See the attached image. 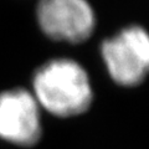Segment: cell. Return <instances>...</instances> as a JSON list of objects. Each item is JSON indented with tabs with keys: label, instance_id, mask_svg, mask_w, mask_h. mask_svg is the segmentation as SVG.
Here are the masks:
<instances>
[{
	"label": "cell",
	"instance_id": "obj_1",
	"mask_svg": "<svg viewBox=\"0 0 149 149\" xmlns=\"http://www.w3.org/2000/svg\"><path fill=\"white\" fill-rule=\"evenodd\" d=\"M35 100L58 117H72L88 109L92 88L86 71L72 60L47 62L34 77Z\"/></svg>",
	"mask_w": 149,
	"mask_h": 149
},
{
	"label": "cell",
	"instance_id": "obj_2",
	"mask_svg": "<svg viewBox=\"0 0 149 149\" xmlns=\"http://www.w3.org/2000/svg\"><path fill=\"white\" fill-rule=\"evenodd\" d=\"M102 57L116 82L137 86L149 74V34L129 26L102 44Z\"/></svg>",
	"mask_w": 149,
	"mask_h": 149
},
{
	"label": "cell",
	"instance_id": "obj_3",
	"mask_svg": "<svg viewBox=\"0 0 149 149\" xmlns=\"http://www.w3.org/2000/svg\"><path fill=\"white\" fill-rule=\"evenodd\" d=\"M37 20L49 37L82 42L95 29V14L87 0H40Z\"/></svg>",
	"mask_w": 149,
	"mask_h": 149
},
{
	"label": "cell",
	"instance_id": "obj_4",
	"mask_svg": "<svg viewBox=\"0 0 149 149\" xmlns=\"http://www.w3.org/2000/svg\"><path fill=\"white\" fill-rule=\"evenodd\" d=\"M0 137L17 146L30 147L41 137L39 106L25 90H13L0 95Z\"/></svg>",
	"mask_w": 149,
	"mask_h": 149
}]
</instances>
